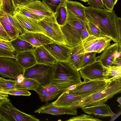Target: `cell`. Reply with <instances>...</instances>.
I'll list each match as a JSON object with an SVG mask.
<instances>
[{"label":"cell","mask_w":121,"mask_h":121,"mask_svg":"<svg viewBox=\"0 0 121 121\" xmlns=\"http://www.w3.org/2000/svg\"><path fill=\"white\" fill-rule=\"evenodd\" d=\"M86 18L100 30L101 36L110 39L115 43H118L119 36L117 26L116 15L113 10L97 9L85 7Z\"/></svg>","instance_id":"6da1fadb"},{"label":"cell","mask_w":121,"mask_h":121,"mask_svg":"<svg viewBox=\"0 0 121 121\" xmlns=\"http://www.w3.org/2000/svg\"><path fill=\"white\" fill-rule=\"evenodd\" d=\"M54 65V73L51 84L61 91L82 82L79 71L68 61L57 62Z\"/></svg>","instance_id":"7a4b0ae2"},{"label":"cell","mask_w":121,"mask_h":121,"mask_svg":"<svg viewBox=\"0 0 121 121\" xmlns=\"http://www.w3.org/2000/svg\"><path fill=\"white\" fill-rule=\"evenodd\" d=\"M121 92V79H112L106 87L83 98L70 107L77 109L85 106L104 104Z\"/></svg>","instance_id":"3957f363"},{"label":"cell","mask_w":121,"mask_h":121,"mask_svg":"<svg viewBox=\"0 0 121 121\" xmlns=\"http://www.w3.org/2000/svg\"><path fill=\"white\" fill-rule=\"evenodd\" d=\"M67 8L66 20L60 28L65 37L66 45L72 48L82 42L80 39L81 33L87 27V25L86 23Z\"/></svg>","instance_id":"277c9868"},{"label":"cell","mask_w":121,"mask_h":121,"mask_svg":"<svg viewBox=\"0 0 121 121\" xmlns=\"http://www.w3.org/2000/svg\"><path fill=\"white\" fill-rule=\"evenodd\" d=\"M54 70V65L37 63L24 69L23 76L35 80L40 86H44L51 83Z\"/></svg>","instance_id":"5b68a950"},{"label":"cell","mask_w":121,"mask_h":121,"mask_svg":"<svg viewBox=\"0 0 121 121\" xmlns=\"http://www.w3.org/2000/svg\"><path fill=\"white\" fill-rule=\"evenodd\" d=\"M0 121H39V120L18 109L8 99L0 104Z\"/></svg>","instance_id":"8992f818"},{"label":"cell","mask_w":121,"mask_h":121,"mask_svg":"<svg viewBox=\"0 0 121 121\" xmlns=\"http://www.w3.org/2000/svg\"><path fill=\"white\" fill-rule=\"evenodd\" d=\"M38 22L43 34L55 42L66 45L60 26L57 23L54 15L44 17Z\"/></svg>","instance_id":"52a82bcc"},{"label":"cell","mask_w":121,"mask_h":121,"mask_svg":"<svg viewBox=\"0 0 121 121\" xmlns=\"http://www.w3.org/2000/svg\"><path fill=\"white\" fill-rule=\"evenodd\" d=\"M24 71L16 59L0 56V75L3 77L18 80Z\"/></svg>","instance_id":"ba28073f"},{"label":"cell","mask_w":121,"mask_h":121,"mask_svg":"<svg viewBox=\"0 0 121 121\" xmlns=\"http://www.w3.org/2000/svg\"><path fill=\"white\" fill-rule=\"evenodd\" d=\"M78 71L84 81L104 80L109 78L107 75L105 68L98 60L81 68Z\"/></svg>","instance_id":"9c48e42d"},{"label":"cell","mask_w":121,"mask_h":121,"mask_svg":"<svg viewBox=\"0 0 121 121\" xmlns=\"http://www.w3.org/2000/svg\"><path fill=\"white\" fill-rule=\"evenodd\" d=\"M112 79L110 78L104 80L84 81L81 84L72 90L77 95H91L106 87Z\"/></svg>","instance_id":"30bf717a"},{"label":"cell","mask_w":121,"mask_h":121,"mask_svg":"<svg viewBox=\"0 0 121 121\" xmlns=\"http://www.w3.org/2000/svg\"><path fill=\"white\" fill-rule=\"evenodd\" d=\"M111 39L104 36L90 35L81 43L84 49V53L95 52L99 53L110 45Z\"/></svg>","instance_id":"8fae6325"},{"label":"cell","mask_w":121,"mask_h":121,"mask_svg":"<svg viewBox=\"0 0 121 121\" xmlns=\"http://www.w3.org/2000/svg\"><path fill=\"white\" fill-rule=\"evenodd\" d=\"M57 62L68 61L71 48L66 45L53 41L43 45Z\"/></svg>","instance_id":"7c38bea8"},{"label":"cell","mask_w":121,"mask_h":121,"mask_svg":"<svg viewBox=\"0 0 121 121\" xmlns=\"http://www.w3.org/2000/svg\"><path fill=\"white\" fill-rule=\"evenodd\" d=\"M90 95H77L72 90L67 89L63 91L55 101L52 103L58 106L70 107L72 105L80 101L83 98Z\"/></svg>","instance_id":"4fadbf2b"},{"label":"cell","mask_w":121,"mask_h":121,"mask_svg":"<svg viewBox=\"0 0 121 121\" xmlns=\"http://www.w3.org/2000/svg\"><path fill=\"white\" fill-rule=\"evenodd\" d=\"M18 37L35 47L43 46L54 41L44 34L39 32L26 31L19 34Z\"/></svg>","instance_id":"5bb4252c"},{"label":"cell","mask_w":121,"mask_h":121,"mask_svg":"<svg viewBox=\"0 0 121 121\" xmlns=\"http://www.w3.org/2000/svg\"><path fill=\"white\" fill-rule=\"evenodd\" d=\"M35 113H44L53 115L69 114L77 115V109L71 107H59L51 103L44 105L36 110Z\"/></svg>","instance_id":"9a60e30c"},{"label":"cell","mask_w":121,"mask_h":121,"mask_svg":"<svg viewBox=\"0 0 121 121\" xmlns=\"http://www.w3.org/2000/svg\"><path fill=\"white\" fill-rule=\"evenodd\" d=\"M120 47H121L119 46L118 43H113L106 48L100 55L96 57V58L105 67L112 66L116 59L115 54L119 50Z\"/></svg>","instance_id":"2e32d148"},{"label":"cell","mask_w":121,"mask_h":121,"mask_svg":"<svg viewBox=\"0 0 121 121\" xmlns=\"http://www.w3.org/2000/svg\"><path fill=\"white\" fill-rule=\"evenodd\" d=\"M84 112L101 118L112 117L116 114L108 105L103 104L83 107L81 108Z\"/></svg>","instance_id":"e0dca14e"},{"label":"cell","mask_w":121,"mask_h":121,"mask_svg":"<svg viewBox=\"0 0 121 121\" xmlns=\"http://www.w3.org/2000/svg\"><path fill=\"white\" fill-rule=\"evenodd\" d=\"M17 7L43 17L51 16L54 15L46 7L42 2L39 0H34L26 5Z\"/></svg>","instance_id":"ac0fdd59"},{"label":"cell","mask_w":121,"mask_h":121,"mask_svg":"<svg viewBox=\"0 0 121 121\" xmlns=\"http://www.w3.org/2000/svg\"><path fill=\"white\" fill-rule=\"evenodd\" d=\"M32 51L37 63L54 65L57 62L56 60L43 46L35 47Z\"/></svg>","instance_id":"d6986e66"},{"label":"cell","mask_w":121,"mask_h":121,"mask_svg":"<svg viewBox=\"0 0 121 121\" xmlns=\"http://www.w3.org/2000/svg\"><path fill=\"white\" fill-rule=\"evenodd\" d=\"M84 52V49L81 42L71 48L68 61L78 71L81 68Z\"/></svg>","instance_id":"ffe728a7"},{"label":"cell","mask_w":121,"mask_h":121,"mask_svg":"<svg viewBox=\"0 0 121 121\" xmlns=\"http://www.w3.org/2000/svg\"><path fill=\"white\" fill-rule=\"evenodd\" d=\"M14 16L26 31L43 34L37 21L18 13H14Z\"/></svg>","instance_id":"44dd1931"},{"label":"cell","mask_w":121,"mask_h":121,"mask_svg":"<svg viewBox=\"0 0 121 121\" xmlns=\"http://www.w3.org/2000/svg\"><path fill=\"white\" fill-rule=\"evenodd\" d=\"M16 59L24 69L30 68L37 63L32 51L16 53Z\"/></svg>","instance_id":"7402d4cb"},{"label":"cell","mask_w":121,"mask_h":121,"mask_svg":"<svg viewBox=\"0 0 121 121\" xmlns=\"http://www.w3.org/2000/svg\"><path fill=\"white\" fill-rule=\"evenodd\" d=\"M67 8L73 14L87 24L88 22L84 9L85 6L77 2L68 0L66 3Z\"/></svg>","instance_id":"603a6c76"},{"label":"cell","mask_w":121,"mask_h":121,"mask_svg":"<svg viewBox=\"0 0 121 121\" xmlns=\"http://www.w3.org/2000/svg\"><path fill=\"white\" fill-rule=\"evenodd\" d=\"M10 42L16 53L32 51L35 47L32 44L18 37L10 40Z\"/></svg>","instance_id":"cb8c5ba5"},{"label":"cell","mask_w":121,"mask_h":121,"mask_svg":"<svg viewBox=\"0 0 121 121\" xmlns=\"http://www.w3.org/2000/svg\"><path fill=\"white\" fill-rule=\"evenodd\" d=\"M0 22L10 40L18 36L19 33L7 22L4 15L3 11L1 8L0 10Z\"/></svg>","instance_id":"d4e9b609"},{"label":"cell","mask_w":121,"mask_h":121,"mask_svg":"<svg viewBox=\"0 0 121 121\" xmlns=\"http://www.w3.org/2000/svg\"><path fill=\"white\" fill-rule=\"evenodd\" d=\"M40 86L39 83L36 80L28 78H23L20 82L17 83L15 89L21 90H33Z\"/></svg>","instance_id":"484cf974"},{"label":"cell","mask_w":121,"mask_h":121,"mask_svg":"<svg viewBox=\"0 0 121 121\" xmlns=\"http://www.w3.org/2000/svg\"><path fill=\"white\" fill-rule=\"evenodd\" d=\"M54 15L57 23L60 26L65 24L67 16L66 3L62 4L59 6Z\"/></svg>","instance_id":"4316f807"},{"label":"cell","mask_w":121,"mask_h":121,"mask_svg":"<svg viewBox=\"0 0 121 121\" xmlns=\"http://www.w3.org/2000/svg\"><path fill=\"white\" fill-rule=\"evenodd\" d=\"M3 11L4 15L7 22L19 32L20 34L26 31L14 16H12Z\"/></svg>","instance_id":"83f0119b"},{"label":"cell","mask_w":121,"mask_h":121,"mask_svg":"<svg viewBox=\"0 0 121 121\" xmlns=\"http://www.w3.org/2000/svg\"><path fill=\"white\" fill-rule=\"evenodd\" d=\"M67 0H42V2L52 13L55 14L59 6L66 3Z\"/></svg>","instance_id":"f1b7e54d"},{"label":"cell","mask_w":121,"mask_h":121,"mask_svg":"<svg viewBox=\"0 0 121 121\" xmlns=\"http://www.w3.org/2000/svg\"><path fill=\"white\" fill-rule=\"evenodd\" d=\"M104 67L107 75L109 78L114 80L121 79V66H112Z\"/></svg>","instance_id":"f546056e"},{"label":"cell","mask_w":121,"mask_h":121,"mask_svg":"<svg viewBox=\"0 0 121 121\" xmlns=\"http://www.w3.org/2000/svg\"><path fill=\"white\" fill-rule=\"evenodd\" d=\"M34 91L37 92L42 102H48L54 99L44 86H39L35 89Z\"/></svg>","instance_id":"4dcf8cb0"},{"label":"cell","mask_w":121,"mask_h":121,"mask_svg":"<svg viewBox=\"0 0 121 121\" xmlns=\"http://www.w3.org/2000/svg\"><path fill=\"white\" fill-rule=\"evenodd\" d=\"M18 82L17 80L7 79L0 77V88L7 93L15 89V85Z\"/></svg>","instance_id":"1f68e13d"},{"label":"cell","mask_w":121,"mask_h":121,"mask_svg":"<svg viewBox=\"0 0 121 121\" xmlns=\"http://www.w3.org/2000/svg\"><path fill=\"white\" fill-rule=\"evenodd\" d=\"M1 9L5 13L14 15L15 8L12 0H2Z\"/></svg>","instance_id":"d6a6232c"},{"label":"cell","mask_w":121,"mask_h":121,"mask_svg":"<svg viewBox=\"0 0 121 121\" xmlns=\"http://www.w3.org/2000/svg\"><path fill=\"white\" fill-rule=\"evenodd\" d=\"M97 53L95 52H89L84 53V56L81 68L87 65L92 64L98 60L96 56Z\"/></svg>","instance_id":"836d02e7"},{"label":"cell","mask_w":121,"mask_h":121,"mask_svg":"<svg viewBox=\"0 0 121 121\" xmlns=\"http://www.w3.org/2000/svg\"><path fill=\"white\" fill-rule=\"evenodd\" d=\"M15 13H19L27 17L34 20L38 22L41 20L44 17L38 16L26 11L19 7H17L15 8L14 14Z\"/></svg>","instance_id":"e575fe53"},{"label":"cell","mask_w":121,"mask_h":121,"mask_svg":"<svg viewBox=\"0 0 121 121\" xmlns=\"http://www.w3.org/2000/svg\"><path fill=\"white\" fill-rule=\"evenodd\" d=\"M66 121H102V120L97 118L94 117L92 116L82 114L80 115L70 118Z\"/></svg>","instance_id":"d590c367"},{"label":"cell","mask_w":121,"mask_h":121,"mask_svg":"<svg viewBox=\"0 0 121 121\" xmlns=\"http://www.w3.org/2000/svg\"><path fill=\"white\" fill-rule=\"evenodd\" d=\"M87 25L89 35L96 36H101L100 30L95 25L88 21Z\"/></svg>","instance_id":"8d00e7d4"},{"label":"cell","mask_w":121,"mask_h":121,"mask_svg":"<svg viewBox=\"0 0 121 121\" xmlns=\"http://www.w3.org/2000/svg\"><path fill=\"white\" fill-rule=\"evenodd\" d=\"M44 86L54 99L56 98L58 95L61 92L58 88L51 83Z\"/></svg>","instance_id":"74e56055"},{"label":"cell","mask_w":121,"mask_h":121,"mask_svg":"<svg viewBox=\"0 0 121 121\" xmlns=\"http://www.w3.org/2000/svg\"><path fill=\"white\" fill-rule=\"evenodd\" d=\"M9 94L14 95L30 96L31 93L28 90H18L14 89L8 91L7 92Z\"/></svg>","instance_id":"f35d334b"},{"label":"cell","mask_w":121,"mask_h":121,"mask_svg":"<svg viewBox=\"0 0 121 121\" xmlns=\"http://www.w3.org/2000/svg\"><path fill=\"white\" fill-rule=\"evenodd\" d=\"M87 4L89 7L97 9L105 8L102 0H89Z\"/></svg>","instance_id":"ab89813d"},{"label":"cell","mask_w":121,"mask_h":121,"mask_svg":"<svg viewBox=\"0 0 121 121\" xmlns=\"http://www.w3.org/2000/svg\"><path fill=\"white\" fill-rule=\"evenodd\" d=\"M0 48L12 52H15L14 50L9 41L0 39Z\"/></svg>","instance_id":"60d3db41"},{"label":"cell","mask_w":121,"mask_h":121,"mask_svg":"<svg viewBox=\"0 0 121 121\" xmlns=\"http://www.w3.org/2000/svg\"><path fill=\"white\" fill-rule=\"evenodd\" d=\"M0 56L11 57L16 59L15 52L0 48Z\"/></svg>","instance_id":"b9f144b4"},{"label":"cell","mask_w":121,"mask_h":121,"mask_svg":"<svg viewBox=\"0 0 121 121\" xmlns=\"http://www.w3.org/2000/svg\"><path fill=\"white\" fill-rule=\"evenodd\" d=\"M15 8L18 6H23L34 0H12Z\"/></svg>","instance_id":"7bdbcfd3"},{"label":"cell","mask_w":121,"mask_h":121,"mask_svg":"<svg viewBox=\"0 0 121 121\" xmlns=\"http://www.w3.org/2000/svg\"><path fill=\"white\" fill-rule=\"evenodd\" d=\"M102 1L106 9L110 10H113L115 5L113 0H102Z\"/></svg>","instance_id":"ee69618b"},{"label":"cell","mask_w":121,"mask_h":121,"mask_svg":"<svg viewBox=\"0 0 121 121\" xmlns=\"http://www.w3.org/2000/svg\"><path fill=\"white\" fill-rule=\"evenodd\" d=\"M0 39L7 41L10 40L0 22Z\"/></svg>","instance_id":"f6af8a7d"},{"label":"cell","mask_w":121,"mask_h":121,"mask_svg":"<svg viewBox=\"0 0 121 121\" xmlns=\"http://www.w3.org/2000/svg\"><path fill=\"white\" fill-rule=\"evenodd\" d=\"M117 26L119 36V41L118 42L119 45L121 47V17L117 16L116 17Z\"/></svg>","instance_id":"bcb514c9"},{"label":"cell","mask_w":121,"mask_h":121,"mask_svg":"<svg viewBox=\"0 0 121 121\" xmlns=\"http://www.w3.org/2000/svg\"><path fill=\"white\" fill-rule=\"evenodd\" d=\"M89 35L87 27L84 29L82 31L80 39L82 42L86 39Z\"/></svg>","instance_id":"7dc6e473"},{"label":"cell","mask_w":121,"mask_h":121,"mask_svg":"<svg viewBox=\"0 0 121 121\" xmlns=\"http://www.w3.org/2000/svg\"><path fill=\"white\" fill-rule=\"evenodd\" d=\"M9 94L6 92L0 91V104L3 101L8 99Z\"/></svg>","instance_id":"c3c4849f"},{"label":"cell","mask_w":121,"mask_h":121,"mask_svg":"<svg viewBox=\"0 0 121 121\" xmlns=\"http://www.w3.org/2000/svg\"><path fill=\"white\" fill-rule=\"evenodd\" d=\"M121 58H117L115 59L113 66H121Z\"/></svg>","instance_id":"681fc988"},{"label":"cell","mask_w":121,"mask_h":121,"mask_svg":"<svg viewBox=\"0 0 121 121\" xmlns=\"http://www.w3.org/2000/svg\"><path fill=\"white\" fill-rule=\"evenodd\" d=\"M121 114V112H120L118 113L117 114L115 115L111 119L110 121H113L114 120L116 119Z\"/></svg>","instance_id":"f907efd6"},{"label":"cell","mask_w":121,"mask_h":121,"mask_svg":"<svg viewBox=\"0 0 121 121\" xmlns=\"http://www.w3.org/2000/svg\"><path fill=\"white\" fill-rule=\"evenodd\" d=\"M117 102L119 103L120 104V107L121 108V97H118L117 99Z\"/></svg>","instance_id":"816d5d0a"},{"label":"cell","mask_w":121,"mask_h":121,"mask_svg":"<svg viewBox=\"0 0 121 121\" xmlns=\"http://www.w3.org/2000/svg\"><path fill=\"white\" fill-rule=\"evenodd\" d=\"M114 4V5L117 2L118 0H113Z\"/></svg>","instance_id":"f5cc1de1"},{"label":"cell","mask_w":121,"mask_h":121,"mask_svg":"<svg viewBox=\"0 0 121 121\" xmlns=\"http://www.w3.org/2000/svg\"><path fill=\"white\" fill-rule=\"evenodd\" d=\"M82 1L84 2H88L89 1V0H79Z\"/></svg>","instance_id":"db71d44e"},{"label":"cell","mask_w":121,"mask_h":121,"mask_svg":"<svg viewBox=\"0 0 121 121\" xmlns=\"http://www.w3.org/2000/svg\"><path fill=\"white\" fill-rule=\"evenodd\" d=\"M2 4V1L0 0V10L1 9V6Z\"/></svg>","instance_id":"11a10c76"},{"label":"cell","mask_w":121,"mask_h":121,"mask_svg":"<svg viewBox=\"0 0 121 121\" xmlns=\"http://www.w3.org/2000/svg\"><path fill=\"white\" fill-rule=\"evenodd\" d=\"M0 91L5 92L0 88Z\"/></svg>","instance_id":"9f6ffc18"},{"label":"cell","mask_w":121,"mask_h":121,"mask_svg":"<svg viewBox=\"0 0 121 121\" xmlns=\"http://www.w3.org/2000/svg\"><path fill=\"white\" fill-rule=\"evenodd\" d=\"M0 0L2 1V0Z\"/></svg>","instance_id":"6f0895ef"},{"label":"cell","mask_w":121,"mask_h":121,"mask_svg":"<svg viewBox=\"0 0 121 121\" xmlns=\"http://www.w3.org/2000/svg\"></svg>","instance_id":"680465c9"}]
</instances>
